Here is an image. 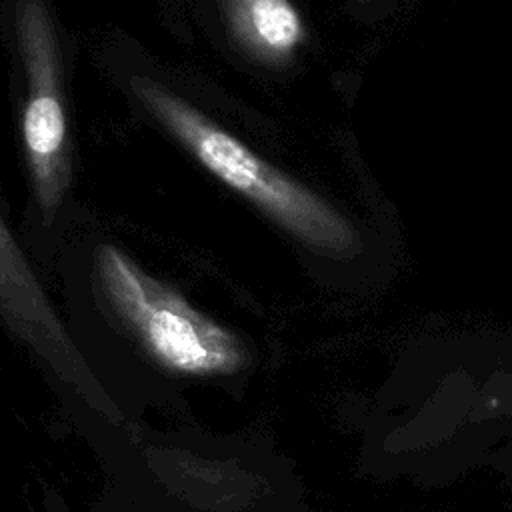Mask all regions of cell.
Segmentation results:
<instances>
[{"instance_id": "6da1fadb", "label": "cell", "mask_w": 512, "mask_h": 512, "mask_svg": "<svg viewBox=\"0 0 512 512\" xmlns=\"http://www.w3.org/2000/svg\"><path fill=\"white\" fill-rule=\"evenodd\" d=\"M130 90L210 174L256 204L300 242L330 256H348L356 250V230L346 216L268 164L190 102L146 76H132Z\"/></svg>"}, {"instance_id": "7a4b0ae2", "label": "cell", "mask_w": 512, "mask_h": 512, "mask_svg": "<svg viewBox=\"0 0 512 512\" xmlns=\"http://www.w3.org/2000/svg\"><path fill=\"white\" fill-rule=\"evenodd\" d=\"M96 274L116 322L158 368L210 378L236 374L250 362L238 334L202 314L120 248L102 244L96 250Z\"/></svg>"}, {"instance_id": "3957f363", "label": "cell", "mask_w": 512, "mask_h": 512, "mask_svg": "<svg viewBox=\"0 0 512 512\" xmlns=\"http://www.w3.org/2000/svg\"><path fill=\"white\" fill-rule=\"evenodd\" d=\"M14 34L26 80L24 154L42 224L50 226L72 184V148L58 34L44 0H16Z\"/></svg>"}, {"instance_id": "277c9868", "label": "cell", "mask_w": 512, "mask_h": 512, "mask_svg": "<svg viewBox=\"0 0 512 512\" xmlns=\"http://www.w3.org/2000/svg\"><path fill=\"white\" fill-rule=\"evenodd\" d=\"M0 320L6 328L92 410L120 424L122 412L104 390L66 326L58 318L48 294L40 286L30 262L22 254L0 216Z\"/></svg>"}, {"instance_id": "5b68a950", "label": "cell", "mask_w": 512, "mask_h": 512, "mask_svg": "<svg viewBox=\"0 0 512 512\" xmlns=\"http://www.w3.org/2000/svg\"><path fill=\"white\" fill-rule=\"evenodd\" d=\"M234 40L250 56L280 62L300 46L304 22L290 0H218Z\"/></svg>"}, {"instance_id": "8992f818", "label": "cell", "mask_w": 512, "mask_h": 512, "mask_svg": "<svg viewBox=\"0 0 512 512\" xmlns=\"http://www.w3.org/2000/svg\"><path fill=\"white\" fill-rule=\"evenodd\" d=\"M44 512H70L66 502L52 488H44Z\"/></svg>"}]
</instances>
